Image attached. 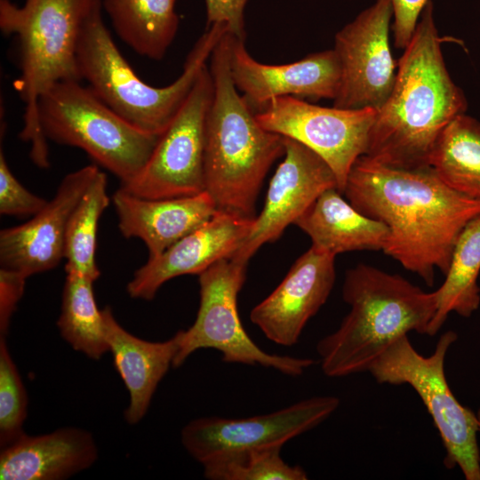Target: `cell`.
Masks as SVG:
<instances>
[{"label": "cell", "mask_w": 480, "mask_h": 480, "mask_svg": "<svg viewBox=\"0 0 480 480\" xmlns=\"http://www.w3.org/2000/svg\"><path fill=\"white\" fill-rule=\"evenodd\" d=\"M343 195L362 214L387 226L384 253L428 286L436 269L446 274L461 231L480 215V199L449 188L431 166L396 168L364 155L353 164Z\"/></svg>", "instance_id": "obj_1"}, {"label": "cell", "mask_w": 480, "mask_h": 480, "mask_svg": "<svg viewBox=\"0 0 480 480\" xmlns=\"http://www.w3.org/2000/svg\"><path fill=\"white\" fill-rule=\"evenodd\" d=\"M404 50L392 92L369 132L364 156L388 166L414 169L430 166L439 135L466 113L468 101L446 68L431 1Z\"/></svg>", "instance_id": "obj_2"}, {"label": "cell", "mask_w": 480, "mask_h": 480, "mask_svg": "<svg viewBox=\"0 0 480 480\" xmlns=\"http://www.w3.org/2000/svg\"><path fill=\"white\" fill-rule=\"evenodd\" d=\"M210 60L213 96L204 126V190L219 211L252 219L264 179L284 155V137L263 128L239 95L229 69V32Z\"/></svg>", "instance_id": "obj_3"}, {"label": "cell", "mask_w": 480, "mask_h": 480, "mask_svg": "<svg viewBox=\"0 0 480 480\" xmlns=\"http://www.w3.org/2000/svg\"><path fill=\"white\" fill-rule=\"evenodd\" d=\"M342 298L348 314L316 345L322 371L331 378L368 372L399 338L412 331L427 334L437 307L436 291L364 263L347 270Z\"/></svg>", "instance_id": "obj_4"}, {"label": "cell", "mask_w": 480, "mask_h": 480, "mask_svg": "<svg viewBox=\"0 0 480 480\" xmlns=\"http://www.w3.org/2000/svg\"><path fill=\"white\" fill-rule=\"evenodd\" d=\"M229 32L222 23L207 26L189 52L183 71L171 84L155 87L141 80L116 45L98 0L82 27L76 47L81 80L107 106L135 127L161 135L176 116L212 51Z\"/></svg>", "instance_id": "obj_5"}, {"label": "cell", "mask_w": 480, "mask_h": 480, "mask_svg": "<svg viewBox=\"0 0 480 480\" xmlns=\"http://www.w3.org/2000/svg\"><path fill=\"white\" fill-rule=\"evenodd\" d=\"M98 0H24L21 6L0 0V28L18 43L20 76L14 88L24 102L20 137L39 168L50 166L38 119L39 97L65 80L81 81L76 47L82 27Z\"/></svg>", "instance_id": "obj_6"}, {"label": "cell", "mask_w": 480, "mask_h": 480, "mask_svg": "<svg viewBox=\"0 0 480 480\" xmlns=\"http://www.w3.org/2000/svg\"><path fill=\"white\" fill-rule=\"evenodd\" d=\"M37 114L47 140L83 149L121 184L143 169L160 136L124 120L81 81L52 85L39 97Z\"/></svg>", "instance_id": "obj_7"}, {"label": "cell", "mask_w": 480, "mask_h": 480, "mask_svg": "<svg viewBox=\"0 0 480 480\" xmlns=\"http://www.w3.org/2000/svg\"><path fill=\"white\" fill-rule=\"evenodd\" d=\"M457 339L453 331L444 332L434 352L425 356L404 335L390 345L368 372L380 384L411 386L439 433L445 450L444 466L448 469L458 467L466 480H480L476 413L457 400L444 373L446 354Z\"/></svg>", "instance_id": "obj_8"}, {"label": "cell", "mask_w": 480, "mask_h": 480, "mask_svg": "<svg viewBox=\"0 0 480 480\" xmlns=\"http://www.w3.org/2000/svg\"><path fill=\"white\" fill-rule=\"evenodd\" d=\"M247 264L222 259L199 274L200 303L193 324L180 330L173 366H181L201 348L220 351L229 364L261 365L297 377L315 364L313 359L269 354L244 330L237 308L238 294L246 280Z\"/></svg>", "instance_id": "obj_9"}, {"label": "cell", "mask_w": 480, "mask_h": 480, "mask_svg": "<svg viewBox=\"0 0 480 480\" xmlns=\"http://www.w3.org/2000/svg\"><path fill=\"white\" fill-rule=\"evenodd\" d=\"M213 96L207 65L139 174L121 188L134 196L162 199L204 191V126Z\"/></svg>", "instance_id": "obj_10"}, {"label": "cell", "mask_w": 480, "mask_h": 480, "mask_svg": "<svg viewBox=\"0 0 480 480\" xmlns=\"http://www.w3.org/2000/svg\"><path fill=\"white\" fill-rule=\"evenodd\" d=\"M266 130L305 145L333 172L343 195L348 173L364 155L377 110L317 106L293 96L275 98L255 111Z\"/></svg>", "instance_id": "obj_11"}, {"label": "cell", "mask_w": 480, "mask_h": 480, "mask_svg": "<svg viewBox=\"0 0 480 480\" xmlns=\"http://www.w3.org/2000/svg\"><path fill=\"white\" fill-rule=\"evenodd\" d=\"M339 405L336 396H314L244 419L198 418L183 427L180 440L188 453L203 466L248 451L283 447L321 424Z\"/></svg>", "instance_id": "obj_12"}, {"label": "cell", "mask_w": 480, "mask_h": 480, "mask_svg": "<svg viewBox=\"0 0 480 480\" xmlns=\"http://www.w3.org/2000/svg\"><path fill=\"white\" fill-rule=\"evenodd\" d=\"M392 18L391 1L376 0L336 34L341 76L333 107L378 111L388 100L397 70L389 44Z\"/></svg>", "instance_id": "obj_13"}, {"label": "cell", "mask_w": 480, "mask_h": 480, "mask_svg": "<svg viewBox=\"0 0 480 480\" xmlns=\"http://www.w3.org/2000/svg\"><path fill=\"white\" fill-rule=\"evenodd\" d=\"M284 158L273 175L260 214L231 259L248 263L265 244L276 241L326 189L337 188L327 163L305 145L284 137Z\"/></svg>", "instance_id": "obj_14"}, {"label": "cell", "mask_w": 480, "mask_h": 480, "mask_svg": "<svg viewBox=\"0 0 480 480\" xmlns=\"http://www.w3.org/2000/svg\"><path fill=\"white\" fill-rule=\"evenodd\" d=\"M99 171L89 164L67 174L40 212L23 224L2 229L1 268L27 277L54 268L64 259L69 219Z\"/></svg>", "instance_id": "obj_15"}, {"label": "cell", "mask_w": 480, "mask_h": 480, "mask_svg": "<svg viewBox=\"0 0 480 480\" xmlns=\"http://www.w3.org/2000/svg\"><path fill=\"white\" fill-rule=\"evenodd\" d=\"M244 41L229 33V69L236 89L253 111L282 96L313 100L336 98L341 70L333 49L292 63L269 65L254 60Z\"/></svg>", "instance_id": "obj_16"}, {"label": "cell", "mask_w": 480, "mask_h": 480, "mask_svg": "<svg viewBox=\"0 0 480 480\" xmlns=\"http://www.w3.org/2000/svg\"><path fill=\"white\" fill-rule=\"evenodd\" d=\"M335 257L312 244L279 285L252 309V323L274 343L286 347L296 344L333 288Z\"/></svg>", "instance_id": "obj_17"}, {"label": "cell", "mask_w": 480, "mask_h": 480, "mask_svg": "<svg viewBox=\"0 0 480 480\" xmlns=\"http://www.w3.org/2000/svg\"><path fill=\"white\" fill-rule=\"evenodd\" d=\"M254 219L218 210L207 222L163 253L148 258L127 284L129 296L151 300L167 281L183 275H199L217 261L231 258L249 236Z\"/></svg>", "instance_id": "obj_18"}, {"label": "cell", "mask_w": 480, "mask_h": 480, "mask_svg": "<svg viewBox=\"0 0 480 480\" xmlns=\"http://www.w3.org/2000/svg\"><path fill=\"white\" fill-rule=\"evenodd\" d=\"M111 199L121 234L140 239L148 250V258L163 253L218 211L205 190L191 196L148 199L120 187Z\"/></svg>", "instance_id": "obj_19"}, {"label": "cell", "mask_w": 480, "mask_h": 480, "mask_svg": "<svg viewBox=\"0 0 480 480\" xmlns=\"http://www.w3.org/2000/svg\"><path fill=\"white\" fill-rule=\"evenodd\" d=\"M98 459L92 435L79 428L26 433L0 453L2 480H62L91 468Z\"/></svg>", "instance_id": "obj_20"}, {"label": "cell", "mask_w": 480, "mask_h": 480, "mask_svg": "<svg viewBox=\"0 0 480 480\" xmlns=\"http://www.w3.org/2000/svg\"><path fill=\"white\" fill-rule=\"evenodd\" d=\"M103 313L108 351L129 393L124 420L135 425L146 415L158 384L173 366L180 335L177 332L164 341L145 340L123 328L109 307Z\"/></svg>", "instance_id": "obj_21"}, {"label": "cell", "mask_w": 480, "mask_h": 480, "mask_svg": "<svg viewBox=\"0 0 480 480\" xmlns=\"http://www.w3.org/2000/svg\"><path fill=\"white\" fill-rule=\"evenodd\" d=\"M337 188L324 190L294 222L312 244L335 256L339 253L382 250L387 226L358 212Z\"/></svg>", "instance_id": "obj_22"}, {"label": "cell", "mask_w": 480, "mask_h": 480, "mask_svg": "<svg viewBox=\"0 0 480 480\" xmlns=\"http://www.w3.org/2000/svg\"><path fill=\"white\" fill-rule=\"evenodd\" d=\"M177 0H103L119 38L137 54L160 60L175 38Z\"/></svg>", "instance_id": "obj_23"}, {"label": "cell", "mask_w": 480, "mask_h": 480, "mask_svg": "<svg viewBox=\"0 0 480 480\" xmlns=\"http://www.w3.org/2000/svg\"><path fill=\"white\" fill-rule=\"evenodd\" d=\"M480 215L470 220L455 244L445 280L436 291L437 307L427 331L433 336L454 312L470 317L480 306Z\"/></svg>", "instance_id": "obj_24"}, {"label": "cell", "mask_w": 480, "mask_h": 480, "mask_svg": "<svg viewBox=\"0 0 480 480\" xmlns=\"http://www.w3.org/2000/svg\"><path fill=\"white\" fill-rule=\"evenodd\" d=\"M429 165L453 190L480 199V122L460 115L439 135Z\"/></svg>", "instance_id": "obj_25"}, {"label": "cell", "mask_w": 480, "mask_h": 480, "mask_svg": "<svg viewBox=\"0 0 480 480\" xmlns=\"http://www.w3.org/2000/svg\"><path fill=\"white\" fill-rule=\"evenodd\" d=\"M94 281L76 272H66L57 327L73 349L97 360L108 351L103 309H99Z\"/></svg>", "instance_id": "obj_26"}, {"label": "cell", "mask_w": 480, "mask_h": 480, "mask_svg": "<svg viewBox=\"0 0 480 480\" xmlns=\"http://www.w3.org/2000/svg\"><path fill=\"white\" fill-rule=\"evenodd\" d=\"M107 185V176L100 170L75 208L65 239V271L82 274L94 282L100 275L96 263L99 221L110 201Z\"/></svg>", "instance_id": "obj_27"}, {"label": "cell", "mask_w": 480, "mask_h": 480, "mask_svg": "<svg viewBox=\"0 0 480 480\" xmlns=\"http://www.w3.org/2000/svg\"><path fill=\"white\" fill-rule=\"evenodd\" d=\"M282 447L252 450L220 458L203 465L210 480H306L300 466H291L281 457Z\"/></svg>", "instance_id": "obj_28"}, {"label": "cell", "mask_w": 480, "mask_h": 480, "mask_svg": "<svg viewBox=\"0 0 480 480\" xmlns=\"http://www.w3.org/2000/svg\"><path fill=\"white\" fill-rule=\"evenodd\" d=\"M28 396L5 337L0 336V444L4 448L22 435Z\"/></svg>", "instance_id": "obj_29"}, {"label": "cell", "mask_w": 480, "mask_h": 480, "mask_svg": "<svg viewBox=\"0 0 480 480\" xmlns=\"http://www.w3.org/2000/svg\"><path fill=\"white\" fill-rule=\"evenodd\" d=\"M15 178L10 170L3 149L0 152V213L12 216H33L47 204Z\"/></svg>", "instance_id": "obj_30"}, {"label": "cell", "mask_w": 480, "mask_h": 480, "mask_svg": "<svg viewBox=\"0 0 480 480\" xmlns=\"http://www.w3.org/2000/svg\"><path fill=\"white\" fill-rule=\"evenodd\" d=\"M27 276L20 272L0 268V336L6 337L11 319L23 296Z\"/></svg>", "instance_id": "obj_31"}, {"label": "cell", "mask_w": 480, "mask_h": 480, "mask_svg": "<svg viewBox=\"0 0 480 480\" xmlns=\"http://www.w3.org/2000/svg\"><path fill=\"white\" fill-rule=\"evenodd\" d=\"M393 7L394 44L404 49L409 44L420 14L430 0H390Z\"/></svg>", "instance_id": "obj_32"}, {"label": "cell", "mask_w": 480, "mask_h": 480, "mask_svg": "<svg viewBox=\"0 0 480 480\" xmlns=\"http://www.w3.org/2000/svg\"><path fill=\"white\" fill-rule=\"evenodd\" d=\"M248 0H205L207 26L225 24L233 36L245 40L244 8Z\"/></svg>", "instance_id": "obj_33"}, {"label": "cell", "mask_w": 480, "mask_h": 480, "mask_svg": "<svg viewBox=\"0 0 480 480\" xmlns=\"http://www.w3.org/2000/svg\"><path fill=\"white\" fill-rule=\"evenodd\" d=\"M476 413V417H477V420H478L479 433H480V409H478Z\"/></svg>", "instance_id": "obj_34"}]
</instances>
